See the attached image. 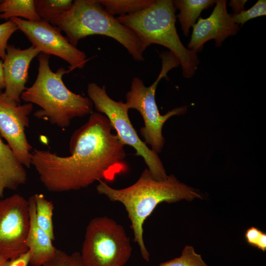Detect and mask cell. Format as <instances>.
<instances>
[{
    "label": "cell",
    "mask_w": 266,
    "mask_h": 266,
    "mask_svg": "<svg viewBox=\"0 0 266 266\" xmlns=\"http://www.w3.org/2000/svg\"><path fill=\"white\" fill-rule=\"evenodd\" d=\"M49 59V55L39 54L37 77L32 86L23 92L21 99L40 107L34 112L35 117L66 128L73 119L91 114L93 103L89 97L69 90L62 79L66 70L61 67L56 72L52 71Z\"/></svg>",
    "instance_id": "cell-3"
},
{
    "label": "cell",
    "mask_w": 266,
    "mask_h": 266,
    "mask_svg": "<svg viewBox=\"0 0 266 266\" xmlns=\"http://www.w3.org/2000/svg\"><path fill=\"white\" fill-rule=\"evenodd\" d=\"M132 252L130 238L123 227L101 216L88 224L80 253L84 266H124Z\"/></svg>",
    "instance_id": "cell-7"
},
{
    "label": "cell",
    "mask_w": 266,
    "mask_h": 266,
    "mask_svg": "<svg viewBox=\"0 0 266 266\" xmlns=\"http://www.w3.org/2000/svg\"><path fill=\"white\" fill-rule=\"evenodd\" d=\"M5 89V83L4 78L3 62L0 60V94L2 91Z\"/></svg>",
    "instance_id": "cell-28"
},
{
    "label": "cell",
    "mask_w": 266,
    "mask_h": 266,
    "mask_svg": "<svg viewBox=\"0 0 266 266\" xmlns=\"http://www.w3.org/2000/svg\"><path fill=\"white\" fill-rule=\"evenodd\" d=\"M247 1L246 0H232L229 5L232 7L234 14H238L244 10Z\"/></svg>",
    "instance_id": "cell-27"
},
{
    "label": "cell",
    "mask_w": 266,
    "mask_h": 266,
    "mask_svg": "<svg viewBox=\"0 0 266 266\" xmlns=\"http://www.w3.org/2000/svg\"><path fill=\"white\" fill-rule=\"evenodd\" d=\"M111 15L119 16L139 12L150 5L154 0H98Z\"/></svg>",
    "instance_id": "cell-19"
},
{
    "label": "cell",
    "mask_w": 266,
    "mask_h": 266,
    "mask_svg": "<svg viewBox=\"0 0 266 266\" xmlns=\"http://www.w3.org/2000/svg\"><path fill=\"white\" fill-rule=\"evenodd\" d=\"M160 57L162 59V68L156 80L146 87L142 79L133 77L130 90L126 94L125 102L129 109H135L141 115L144 126L140 129V133L144 142L158 154L162 152L165 142L162 133L164 124L173 116L184 114L187 109V106H181L174 108L164 115L160 114L155 100L157 87L163 78L167 77L168 71L178 66L180 63L170 51L160 54Z\"/></svg>",
    "instance_id": "cell-6"
},
{
    "label": "cell",
    "mask_w": 266,
    "mask_h": 266,
    "mask_svg": "<svg viewBox=\"0 0 266 266\" xmlns=\"http://www.w3.org/2000/svg\"><path fill=\"white\" fill-rule=\"evenodd\" d=\"M19 30L27 36L32 46L41 53L53 55L66 61L69 73L74 69H82L88 61L85 53L72 45L56 27L41 20L31 21L19 18H11Z\"/></svg>",
    "instance_id": "cell-10"
},
{
    "label": "cell",
    "mask_w": 266,
    "mask_h": 266,
    "mask_svg": "<svg viewBox=\"0 0 266 266\" xmlns=\"http://www.w3.org/2000/svg\"><path fill=\"white\" fill-rule=\"evenodd\" d=\"M35 218L37 225L54 240L55 239L53 214L54 209L52 201L46 199L43 195L35 194Z\"/></svg>",
    "instance_id": "cell-18"
},
{
    "label": "cell",
    "mask_w": 266,
    "mask_h": 266,
    "mask_svg": "<svg viewBox=\"0 0 266 266\" xmlns=\"http://www.w3.org/2000/svg\"><path fill=\"white\" fill-rule=\"evenodd\" d=\"M31 255L29 250L16 258L6 260L2 266H28Z\"/></svg>",
    "instance_id": "cell-26"
},
{
    "label": "cell",
    "mask_w": 266,
    "mask_h": 266,
    "mask_svg": "<svg viewBox=\"0 0 266 266\" xmlns=\"http://www.w3.org/2000/svg\"><path fill=\"white\" fill-rule=\"evenodd\" d=\"M6 261L4 257L0 255V266H2Z\"/></svg>",
    "instance_id": "cell-29"
},
{
    "label": "cell",
    "mask_w": 266,
    "mask_h": 266,
    "mask_svg": "<svg viewBox=\"0 0 266 266\" xmlns=\"http://www.w3.org/2000/svg\"><path fill=\"white\" fill-rule=\"evenodd\" d=\"M87 92L95 109L108 118L121 142L135 149V155L143 158L155 179H166L168 175L158 154L140 138L133 127L127 104L112 99L107 94L105 86L100 87L94 82L88 84Z\"/></svg>",
    "instance_id": "cell-8"
},
{
    "label": "cell",
    "mask_w": 266,
    "mask_h": 266,
    "mask_svg": "<svg viewBox=\"0 0 266 266\" xmlns=\"http://www.w3.org/2000/svg\"><path fill=\"white\" fill-rule=\"evenodd\" d=\"M43 266H84L80 253L74 252L71 254L57 249L53 258Z\"/></svg>",
    "instance_id": "cell-23"
},
{
    "label": "cell",
    "mask_w": 266,
    "mask_h": 266,
    "mask_svg": "<svg viewBox=\"0 0 266 266\" xmlns=\"http://www.w3.org/2000/svg\"><path fill=\"white\" fill-rule=\"evenodd\" d=\"M41 52L31 46L21 49L8 45L3 62L5 91L3 95L8 100L19 104L21 96L26 90L28 69L32 61Z\"/></svg>",
    "instance_id": "cell-13"
},
{
    "label": "cell",
    "mask_w": 266,
    "mask_h": 266,
    "mask_svg": "<svg viewBox=\"0 0 266 266\" xmlns=\"http://www.w3.org/2000/svg\"><path fill=\"white\" fill-rule=\"evenodd\" d=\"M33 109L31 103L20 105L0 94V133L18 161L28 168L32 165V147L25 129L29 126V116Z\"/></svg>",
    "instance_id": "cell-11"
},
{
    "label": "cell",
    "mask_w": 266,
    "mask_h": 266,
    "mask_svg": "<svg viewBox=\"0 0 266 266\" xmlns=\"http://www.w3.org/2000/svg\"><path fill=\"white\" fill-rule=\"evenodd\" d=\"M18 27L11 19L0 24V58L3 61L6 54L8 41Z\"/></svg>",
    "instance_id": "cell-24"
},
{
    "label": "cell",
    "mask_w": 266,
    "mask_h": 266,
    "mask_svg": "<svg viewBox=\"0 0 266 266\" xmlns=\"http://www.w3.org/2000/svg\"><path fill=\"white\" fill-rule=\"evenodd\" d=\"M23 18L31 21H39L34 0H4L0 1V19Z\"/></svg>",
    "instance_id": "cell-17"
},
{
    "label": "cell",
    "mask_w": 266,
    "mask_h": 266,
    "mask_svg": "<svg viewBox=\"0 0 266 266\" xmlns=\"http://www.w3.org/2000/svg\"><path fill=\"white\" fill-rule=\"evenodd\" d=\"M30 226L28 200L14 194L0 200V255L6 260L27 252Z\"/></svg>",
    "instance_id": "cell-9"
},
{
    "label": "cell",
    "mask_w": 266,
    "mask_h": 266,
    "mask_svg": "<svg viewBox=\"0 0 266 266\" xmlns=\"http://www.w3.org/2000/svg\"><path fill=\"white\" fill-rule=\"evenodd\" d=\"M245 238L249 245L262 251L266 250V233L258 228L251 227L245 233Z\"/></svg>",
    "instance_id": "cell-25"
},
{
    "label": "cell",
    "mask_w": 266,
    "mask_h": 266,
    "mask_svg": "<svg viewBox=\"0 0 266 266\" xmlns=\"http://www.w3.org/2000/svg\"><path fill=\"white\" fill-rule=\"evenodd\" d=\"M176 10L173 0H154L146 8L117 19L137 35L143 52L152 44L168 48L178 60L184 77L189 78L195 73L200 61L197 52L181 42L175 27Z\"/></svg>",
    "instance_id": "cell-4"
},
{
    "label": "cell",
    "mask_w": 266,
    "mask_h": 266,
    "mask_svg": "<svg viewBox=\"0 0 266 266\" xmlns=\"http://www.w3.org/2000/svg\"><path fill=\"white\" fill-rule=\"evenodd\" d=\"M30 226L26 239V245L30 253V264L43 266L55 256L57 249L49 235L37 225L35 218V202L34 195L28 199Z\"/></svg>",
    "instance_id": "cell-14"
},
{
    "label": "cell",
    "mask_w": 266,
    "mask_h": 266,
    "mask_svg": "<svg viewBox=\"0 0 266 266\" xmlns=\"http://www.w3.org/2000/svg\"><path fill=\"white\" fill-rule=\"evenodd\" d=\"M158 266H208L201 256L190 245L186 246L181 255L172 260L161 263Z\"/></svg>",
    "instance_id": "cell-21"
},
{
    "label": "cell",
    "mask_w": 266,
    "mask_h": 266,
    "mask_svg": "<svg viewBox=\"0 0 266 266\" xmlns=\"http://www.w3.org/2000/svg\"><path fill=\"white\" fill-rule=\"evenodd\" d=\"M96 190L110 200L120 202L124 206L131 223L133 241L138 245L141 256L146 262L150 260V254L144 241L143 226L157 206L163 202L173 203L202 199L196 190L181 182L174 175L158 180L147 168L134 183L128 187L114 189L100 180Z\"/></svg>",
    "instance_id": "cell-2"
},
{
    "label": "cell",
    "mask_w": 266,
    "mask_h": 266,
    "mask_svg": "<svg viewBox=\"0 0 266 266\" xmlns=\"http://www.w3.org/2000/svg\"><path fill=\"white\" fill-rule=\"evenodd\" d=\"M66 34L76 47L82 39L92 35L111 37L122 45L135 61L144 60L141 43L131 30L110 14L98 0H76L71 8L49 21Z\"/></svg>",
    "instance_id": "cell-5"
},
{
    "label": "cell",
    "mask_w": 266,
    "mask_h": 266,
    "mask_svg": "<svg viewBox=\"0 0 266 266\" xmlns=\"http://www.w3.org/2000/svg\"><path fill=\"white\" fill-rule=\"evenodd\" d=\"M226 4V0H217L209 17L198 19L192 27L188 49L198 52L205 42L211 39H214L216 46L220 47L228 37L237 33L239 26L234 23L231 14L228 13Z\"/></svg>",
    "instance_id": "cell-12"
},
{
    "label": "cell",
    "mask_w": 266,
    "mask_h": 266,
    "mask_svg": "<svg viewBox=\"0 0 266 266\" xmlns=\"http://www.w3.org/2000/svg\"><path fill=\"white\" fill-rule=\"evenodd\" d=\"M113 130L104 115L92 112L71 135L70 155L34 149L31 164L46 188L52 192L78 190L100 180L113 182L128 172L125 145Z\"/></svg>",
    "instance_id": "cell-1"
},
{
    "label": "cell",
    "mask_w": 266,
    "mask_h": 266,
    "mask_svg": "<svg viewBox=\"0 0 266 266\" xmlns=\"http://www.w3.org/2000/svg\"><path fill=\"white\" fill-rule=\"evenodd\" d=\"M27 180L24 166L0 137V198L3 197L5 189L15 190Z\"/></svg>",
    "instance_id": "cell-15"
},
{
    "label": "cell",
    "mask_w": 266,
    "mask_h": 266,
    "mask_svg": "<svg viewBox=\"0 0 266 266\" xmlns=\"http://www.w3.org/2000/svg\"><path fill=\"white\" fill-rule=\"evenodd\" d=\"M266 15V0H259L250 8L243 10L238 14H231L234 23L242 26L248 20Z\"/></svg>",
    "instance_id": "cell-22"
},
{
    "label": "cell",
    "mask_w": 266,
    "mask_h": 266,
    "mask_svg": "<svg viewBox=\"0 0 266 266\" xmlns=\"http://www.w3.org/2000/svg\"><path fill=\"white\" fill-rule=\"evenodd\" d=\"M179 13L176 15L181 25L183 33L188 36L191 27L196 23L201 12L215 3L214 0H173Z\"/></svg>",
    "instance_id": "cell-16"
},
{
    "label": "cell",
    "mask_w": 266,
    "mask_h": 266,
    "mask_svg": "<svg viewBox=\"0 0 266 266\" xmlns=\"http://www.w3.org/2000/svg\"><path fill=\"white\" fill-rule=\"evenodd\" d=\"M71 0H34L35 11L39 17L48 22L57 15L68 10Z\"/></svg>",
    "instance_id": "cell-20"
},
{
    "label": "cell",
    "mask_w": 266,
    "mask_h": 266,
    "mask_svg": "<svg viewBox=\"0 0 266 266\" xmlns=\"http://www.w3.org/2000/svg\"></svg>",
    "instance_id": "cell-30"
}]
</instances>
